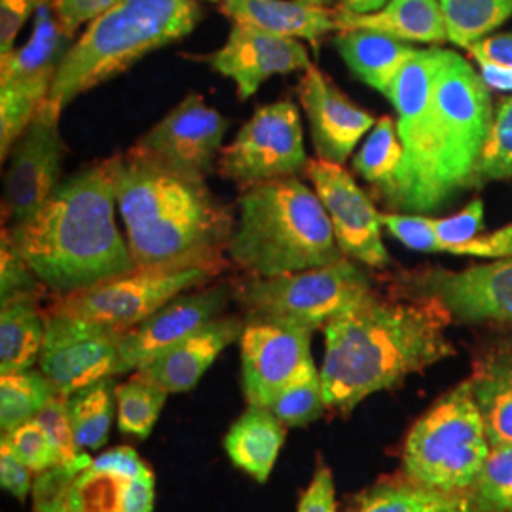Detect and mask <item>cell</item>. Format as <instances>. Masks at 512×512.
Listing matches in <instances>:
<instances>
[{"instance_id": "obj_1", "label": "cell", "mask_w": 512, "mask_h": 512, "mask_svg": "<svg viewBox=\"0 0 512 512\" xmlns=\"http://www.w3.org/2000/svg\"><path fill=\"white\" fill-rule=\"evenodd\" d=\"M450 313L435 298L370 289L329 321L321 380L327 410L349 414L366 397L454 357Z\"/></svg>"}, {"instance_id": "obj_2", "label": "cell", "mask_w": 512, "mask_h": 512, "mask_svg": "<svg viewBox=\"0 0 512 512\" xmlns=\"http://www.w3.org/2000/svg\"><path fill=\"white\" fill-rule=\"evenodd\" d=\"M110 162L135 268L224 274L236 217L205 179L156 164L131 148Z\"/></svg>"}, {"instance_id": "obj_3", "label": "cell", "mask_w": 512, "mask_h": 512, "mask_svg": "<svg viewBox=\"0 0 512 512\" xmlns=\"http://www.w3.org/2000/svg\"><path fill=\"white\" fill-rule=\"evenodd\" d=\"M112 162L103 160L59 183L33 219L4 228L18 253L54 296L76 293L135 268L114 220Z\"/></svg>"}, {"instance_id": "obj_4", "label": "cell", "mask_w": 512, "mask_h": 512, "mask_svg": "<svg viewBox=\"0 0 512 512\" xmlns=\"http://www.w3.org/2000/svg\"><path fill=\"white\" fill-rule=\"evenodd\" d=\"M492 122L494 103L480 73L463 55L440 48L431 112L378 200L395 213L429 215L475 190Z\"/></svg>"}, {"instance_id": "obj_5", "label": "cell", "mask_w": 512, "mask_h": 512, "mask_svg": "<svg viewBox=\"0 0 512 512\" xmlns=\"http://www.w3.org/2000/svg\"><path fill=\"white\" fill-rule=\"evenodd\" d=\"M228 258L243 275L274 277L346 258L325 205L298 177L241 190Z\"/></svg>"}, {"instance_id": "obj_6", "label": "cell", "mask_w": 512, "mask_h": 512, "mask_svg": "<svg viewBox=\"0 0 512 512\" xmlns=\"http://www.w3.org/2000/svg\"><path fill=\"white\" fill-rule=\"evenodd\" d=\"M202 16L196 0H120L73 42L48 101L65 109L78 95L126 73L150 52L188 37Z\"/></svg>"}, {"instance_id": "obj_7", "label": "cell", "mask_w": 512, "mask_h": 512, "mask_svg": "<svg viewBox=\"0 0 512 512\" xmlns=\"http://www.w3.org/2000/svg\"><path fill=\"white\" fill-rule=\"evenodd\" d=\"M492 442L471 380L439 397L408 431L403 475L444 494H469Z\"/></svg>"}, {"instance_id": "obj_8", "label": "cell", "mask_w": 512, "mask_h": 512, "mask_svg": "<svg viewBox=\"0 0 512 512\" xmlns=\"http://www.w3.org/2000/svg\"><path fill=\"white\" fill-rule=\"evenodd\" d=\"M372 275L359 262L342 258L329 266L234 279L236 302L247 321H266L302 329H323L353 302L374 289Z\"/></svg>"}, {"instance_id": "obj_9", "label": "cell", "mask_w": 512, "mask_h": 512, "mask_svg": "<svg viewBox=\"0 0 512 512\" xmlns=\"http://www.w3.org/2000/svg\"><path fill=\"white\" fill-rule=\"evenodd\" d=\"M154 473L131 446L78 454L35 478L33 512H152Z\"/></svg>"}, {"instance_id": "obj_10", "label": "cell", "mask_w": 512, "mask_h": 512, "mask_svg": "<svg viewBox=\"0 0 512 512\" xmlns=\"http://www.w3.org/2000/svg\"><path fill=\"white\" fill-rule=\"evenodd\" d=\"M73 46L55 16L52 4H42L33 16L29 40L0 59V156L6 160L40 105L52 92L55 76Z\"/></svg>"}, {"instance_id": "obj_11", "label": "cell", "mask_w": 512, "mask_h": 512, "mask_svg": "<svg viewBox=\"0 0 512 512\" xmlns=\"http://www.w3.org/2000/svg\"><path fill=\"white\" fill-rule=\"evenodd\" d=\"M219 272L190 268H133L90 289L54 296L48 311L74 315L126 332L143 323L175 296L217 281Z\"/></svg>"}, {"instance_id": "obj_12", "label": "cell", "mask_w": 512, "mask_h": 512, "mask_svg": "<svg viewBox=\"0 0 512 512\" xmlns=\"http://www.w3.org/2000/svg\"><path fill=\"white\" fill-rule=\"evenodd\" d=\"M387 287L399 293L435 298L459 325L512 329V256L461 272L440 266L397 270L387 275Z\"/></svg>"}, {"instance_id": "obj_13", "label": "cell", "mask_w": 512, "mask_h": 512, "mask_svg": "<svg viewBox=\"0 0 512 512\" xmlns=\"http://www.w3.org/2000/svg\"><path fill=\"white\" fill-rule=\"evenodd\" d=\"M308 164L300 112L293 101L258 107L236 139L222 148L217 173L247 190L256 184L304 173Z\"/></svg>"}, {"instance_id": "obj_14", "label": "cell", "mask_w": 512, "mask_h": 512, "mask_svg": "<svg viewBox=\"0 0 512 512\" xmlns=\"http://www.w3.org/2000/svg\"><path fill=\"white\" fill-rule=\"evenodd\" d=\"M120 330L90 319L46 310V334L38 366L59 395L120 376Z\"/></svg>"}, {"instance_id": "obj_15", "label": "cell", "mask_w": 512, "mask_h": 512, "mask_svg": "<svg viewBox=\"0 0 512 512\" xmlns=\"http://www.w3.org/2000/svg\"><path fill=\"white\" fill-rule=\"evenodd\" d=\"M59 118L61 109L46 99L10 152L2 207L10 226L33 219L59 186L67 154Z\"/></svg>"}, {"instance_id": "obj_16", "label": "cell", "mask_w": 512, "mask_h": 512, "mask_svg": "<svg viewBox=\"0 0 512 512\" xmlns=\"http://www.w3.org/2000/svg\"><path fill=\"white\" fill-rule=\"evenodd\" d=\"M228 126L224 114L209 107L200 93H188L131 150L173 171L207 179L217 169Z\"/></svg>"}, {"instance_id": "obj_17", "label": "cell", "mask_w": 512, "mask_h": 512, "mask_svg": "<svg viewBox=\"0 0 512 512\" xmlns=\"http://www.w3.org/2000/svg\"><path fill=\"white\" fill-rule=\"evenodd\" d=\"M304 175L310 179L329 213L340 251L370 270H385L391 256L382 239V219L376 205L340 164L308 160Z\"/></svg>"}, {"instance_id": "obj_18", "label": "cell", "mask_w": 512, "mask_h": 512, "mask_svg": "<svg viewBox=\"0 0 512 512\" xmlns=\"http://www.w3.org/2000/svg\"><path fill=\"white\" fill-rule=\"evenodd\" d=\"M236 298L234 279H217L209 285L175 296L120 340V376L137 372L167 349L177 346L213 319L226 313Z\"/></svg>"}, {"instance_id": "obj_19", "label": "cell", "mask_w": 512, "mask_h": 512, "mask_svg": "<svg viewBox=\"0 0 512 512\" xmlns=\"http://www.w3.org/2000/svg\"><path fill=\"white\" fill-rule=\"evenodd\" d=\"M311 332L291 325L247 321L239 338V353L241 387L249 406L270 408L277 395L313 365Z\"/></svg>"}, {"instance_id": "obj_20", "label": "cell", "mask_w": 512, "mask_h": 512, "mask_svg": "<svg viewBox=\"0 0 512 512\" xmlns=\"http://www.w3.org/2000/svg\"><path fill=\"white\" fill-rule=\"evenodd\" d=\"M213 71L236 82L241 101L253 97L275 74L308 71L310 55L296 38L279 37L251 25L234 23L226 44L207 57Z\"/></svg>"}, {"instance_id": "obj_21", "label": "cell", "mask_w": 512, "mask_h": 512, "mask_svg": "<svg viewBox=\"0 0 512 512\" xmlns=\"http://www.w3.org/2000/svg\"><path fill=\"white\" fill-rule=\"evenodd\" d=\"M298 99L308 116L311 141L319 160L344 164L363 135L376 124L370 112L355 105L315 65L300 78Z\"/></svg>"}, {"instance_id": "obj_22", "label": "cell", "mask_w": 512, "mask_h": 512, "mask_svg": "<svg viewBox=\"0 0 512 512\" xmlns=\"http://www.w3.org/2000/svg\"><path fill=\"white\" fill-rule=\"evenodd\" d=\"M245 325L247 319L243 313H224L139 368V372L164 385L169 393L192 391L220 353L239 342Z\"/></svg>"}, {"instance_id": "obj_23", "label": "cell", "mask_w": 512, "mask_h": 512, "mask_svg": "<svg viewBox=\"0 0 512 512\" xmlns=\"http://www.w3.org/2000/svg\"><path fill=\"white\" fill-rule=\"evenodd\" d=\"M492 444H512V329L476 348L469 376Z\"/></svg>"}, {"instance_id": "obj_24", "label": "cell", "mask_w": 512, "mask_h": 512, "mask_svg": "<svg viewBox=\"0 0 512 512\" xmlns=\"http://www.w3.org/2000/svg\"><path fill=\"white\" fill-rule=\"evenodd\" d=\"M220 10L234 23L272 35L317 42L336 31L332 8L315 0H222Z\"/></svg>"}, {"instance_id": "obj_25", "label": "cell", "mask_w": 512, "mask_h": 512, "mask_svg": "<svg viewBox=\"0 0 512 512\" xmlns=\"http://www.w3.org/2000/svg\"><path fill=\"white\" fill-rule=\"evenodd\" d=\"M332 18L336 31L368 29L403 42L423 44L450 40L440 0H389L382 10L372 14H353L336 6Z\"/></svg>"}, {"instance_id": "obj_26", "label": "cell", "mask_w": 512, "mask_h": 512, "mask_svg": "<svg viewBox=\"0 0 512 512\" xmlns=\"http://www.w3.org/2000/svg\"><path fill=\"white\" fill-rule=\"evenodd\" d=\"M285 437L287 427L275 418L270 408L249 406L232 423L222 444L239 471L264 484L274 471Z\"/></svg>"}, {"instance_id": "obj_27", "label": "cell", "mask_w": 512, "mask_h": 512, "mask_svg": "<svg viewBox=\"0 0 512 512\" xmlns=\"http://www.w3.org/2000/svg\"><path fill=\"white\" fill-rule=\"evenodd\" d=\"M334 46L349 71L385 97L406 59L416 52L408 42L368 29L338 31Z\"/></svg>"}, {"instance_id": "obj_28", "label": "cell", "mask_w": 512, "mask_h": 512, "mask_svg": "<svg viewBox=\"0 0 512 512\" xmlns=\"http://www.w3.org/2000/svg\"><path fill=\"white\" fill-rule=\"evenodd\" d=\"M46 334V310L38 296L2 302L0 310V374L31 370L40 359Z\"/></svg>"}, {"instance_id": "obj_29", "label": "cell", "mask_w": 512, "mask_h": 512, "mask_svg": "<svg viewBox=\"0 0 512 512\" xmlns=\"http://www.w3.org/2000/svg\"><path fill=\"white\" fill-rule=\"evenodd\" d=\"M348 512H476L469 494H444L399 476L374 482L353 499Z\"/></svg>"}, {"instance_id": "obj_30", "label": "cell", "mask_w": 512, "mask_h": 512, "mask_svg": "<svg viewBox=\"0 0 512 512\" xmlns=\"http://www.w3.org/2000/svg\"><path fill=\"white\" fill-rule=\"evenodd\" d=\"M116 385L114 378H105L67 397L74 440L80 452L99 450L109 439L116 408Z\"/></svg>"}, {"instance_id": "obj_31", "label": "cell", "mask_w": 512, "mask_h": 512, "mask_svg": "<svg viewBox=\"0 0 512 512\" xmlns=\"http://www.w3.org/2000/svg\"><path fill=\"white\" fill-rule=\"evenodd\" d=\"M169 391L143 372H131V378L116 385V421L118 429L135 439L145 440L162 414Z\"/></svg>"}, {"instance_id": "obj_32", "label": "cell", "mask_w": 512, "mask_h": 512, "mask_svg": "<svg viewBox=\"0 0 512 512\" xmlns=\"http://www.w3.org/2000/svg\"><path fill=\"white\" fill-rule=\"evenodd\" d=\"M57 395L42 370L2 374L0 378V427L8 433L25 421L35 420L38 412Z\"/></svg>"}, {"instance_id": "obj_33", "label": "cell", "mask_w": 512, "mask_h": 512, "mask_svg": "<svg viewBox=\"0 0 512 512\" xmlns=\"http://www.w3.org/2000/svg\"><path fill=\"white\" fill-rule=\"evenodd\" d=\"M440 6L450 42L465 50L512 16V0H440Z\"/></svg>"}, {"instance_id": "obj_34", "label": "cell", "mask_w": 512, "mask_h": 512, "mask_svg": "<svg viewBox=\"0 0 512 512\" xmlns=\"http://www.w3.org/2000/svg\"><path fill=\"white\" fill-rule=\"evenodd\" d=\"M404 148L397 131V122L391 116H382L370 129L365 145L353 158V169L372 186L376 194L395 177Z\"/></svg>"}, {"instance_id": "obj_35", "label": "cell", "mask_w": 512, "mask_h": 512, "mask_svg": "<svg viewBox=\"0 0 512 512\" xmlns=\"http://www.w3.org/2000/svg\"><path fill=\"white\" fill-rule=\"evenodd\" d=\"M275 418L289 427H306L319 420L327 410L321 370L313 365L306 372L287 385L270 406Z\"/></svg>"}, {"instance_id": "obj_36", "label": "cell", "mask_w": 512, "mask_h": 512, "mask_svg": "<svg viewBox=\"0 0 512 512\" xmlns=\"http://www.w3.org/2000/svg\"><path fill=\"white\" fill-rule=\"evenodd\" d=\"M469 497L476 512H512V444H492Z\"/></svg>"}, {"instance_id": "obj_37", "label": "cell", "mask_w": 512, "mask_h": 512, "mask_svg": "<svg viewBox=\"0 0 512 512\" xmlns=\"http://www.w3.org/2000/svg\"><path fill=\"white\" fill-rule=\"evenodd\" d=\"M512 179V95L497 103L488 141L476 169L475 190Z\"/></svg>"}, {"instance_id": "obj_38", "label": "cell", "mask_w": 512, "mask_h": 512, "mask_svg": "<svg viewBox=\"0 0 512 512\" xmlns=\"http://www.w3.org/2000/svg\"><path fill=\"white\" fill-rule=\"evenodd\" d=\"M2 440L35 475H40L59 463L52 442L37 420L25 421L16 429L2 433Z\"/></svg>"}, {"instance_id": "obj_39", "label": "cell", "mask_w": 512, "mask_h": 512, "mask_svg": "<svg viewBox=\"0 0 512 512\" xmlns=\"http://www.w3.org/2000/svg\"><path fill=\"white\" fill-rule=\"evenodd\" d=\"M35 420L46 431L48 439L54 446L59 463H69V461L78 458V454H82L76 446V440H74L73 423H71L65 395L57 393L54 399L38 412Z\"/></svg>"}, {"instance_id": "obj_40", "label": "cell", "mask_w": 512, "mask_h": 512, "mask_svg": "<svg viewBox=\"0 0 512 512\" xmlns=\"http://www.w3.org/2000/svg\"><path fill=\"white\" fill-rule=\"evenodd\" d=\"M380 219L389 234L408 249L420 253H440V241L433 222L425 215L414 213H380Z\"/></svg>"}, {"instance_id": "obj_41", "label": "cell", "mask_w": 512, "mask_h": 512, "mask_svg": "<svg viewBox=\"0 0 512 512\" xmlns=\"http://www.w3.org/2000/svg\"><path fill=\"white\" fill-rule=\"evenodd\" d=\"M440 241V253L454 255L459 245L475 239L484 226V202L476 198L459 213L446 219H431Z\"/></svg>"}, {"instance_id": "obj_42", "label": "cell", "mask_w": 512, "mask_h": 512, "mask_svg": "<svg viewBox=\"0 0 512 512\" xmlns=\"http://www.w3.org/2000/svg\"><path fill=\"white\" fill-rule=\"evenodd\" d=\"M48 289L42 285L35 272L23 262V258L14 253L8 245L2 243L0 249V300H12L19 296H38L42 298Z\"/></svg>"}, {"instance_id": "obj_43", "label": "cell", "mask_w": 512, "mask_h": 512, "mask_svg": "<svg viewBox=\"0 0 512 512\" xmlns=\"http://www.w3.org/2000/svg\"><path fill=\"white\" fill-rule=\"evenodd\" d=\"M48 2L54 4V0H0V59L14 52L16 38L27 19Z\"/></svg>"}, {"instance_id": "obj_44", "label": "cell", "mask_w": 512, "mask_h": 512, "mask_svg": "<svg viewBox=\"0 0 512 512\" xmlns=\"http://www.w3.org/2000/svg\"><path fill=\"white\" fill-rule=\"evenodd\" d=\"M33 471L14 454V450L0 440V486L4 492L16 497L18 501H25L33 494L35 480Z\"/></svg>"}, {"instance_id": "obj_45", "label": "cell", "mask_w": 512, "mask_h": 512, "mask_svg": "<svg viewBox=\"0 0 512 512\" xmlns=\"http://www.w3.org/2000/svg\"><path fill=\"white\" fill-rule=\"evenodd\" d=\"M118 2L120 0H54L52 8L63 31L74 37L80 25L92 23Z\"/></svg>"}, {"instance_id": "obj_46", "label": "cell", "mask_w": 512, "mask_h": 512, "mask_svg": "<svg viewBox=\"0 0 512 512\" xmlns=\"http://www.w3.org/2000/svg\"><path fill=\"white\" fill-rule=\"evenodd\" d=\"M298 512H338L334 478H332L329 465H325V463L317 465L310 486L300 497Z\"/></svg>"}, {"instance_id": "obj_47", "label": "cell", "mask_w": 512, "mask_h": 512, "mask_svg": "<svg viewBox=\"0 0 512 512\" xmlns=\"http://www.w3.org/2000/svg\"><path fill=\"white\" fill-rule=\"evenodd\" d=\"M454 255L480 256V258H509L512 256V224H507L492 234H482L459 245Z\"/></svg>"}, {"instance_id": "obj_48", "label": "cell", "mask_w": 512, "mask_h": 512, "mask_svg": "<svg viewBox=\"0 0 512 512\" xmlns=\"http://www.w3.org/2000/svg\"><path fill=\"white\" fill-rule=\"evenodd\" d=\"M467 50L475 59H486L497 65L512 67V31L484 38Z\"/></svg>"}, {"instance_id": "obj_49", "label": "cell", "mask_w": 512, "mask_h": 512, "mask_svg": "<svg viewBox=\"0 0 512 512\" xmlns=\"http://www.w3.org/2000/svg\"><path fill=\"white\" fill-rule=\"evenodd\" d=\"M475 61L480 67V76L488 88L499 90V92H512V67L497 65L486 59H475Z\"/></svg>"}, {"instance_id": "obj_50", "label": "cell", "mask_w": 512, "mask_h": 512, "mask_svg": "<svg viewBox=\"0 0 512 512\" xmlns=\"http://www.w3.org/2000/svg\"><path fill=\"white\" fill-rule=\"evenodd\" d=\"M389 0H340V8L353 14H372L382 10Z\"/></svg>"}, {"instance_id": "obj_51", "label": "cell", "mask_w": 512, "mask_h": 512, "mask_svg": "<svg viewBox=\"0 0 512 512\" xmlns=\"http://www.w3.org/2000/svg\"><path fill=\"white\" fill-rule=\"evenodd\" d=\"M209 2H219V0H209Z\"/></svg>"}]
</instances>
